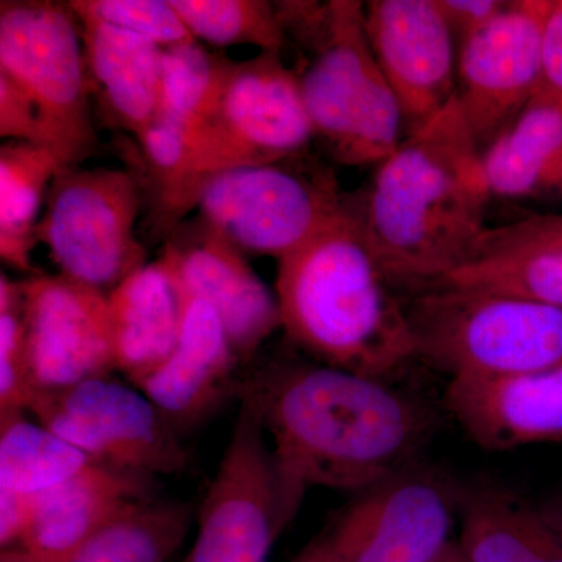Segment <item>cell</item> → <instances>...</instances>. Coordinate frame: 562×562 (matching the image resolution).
Segmentation results:
<instances>
[{
    "label": "cell",
    "instance_id": "obj_1",
    "mask_svg": "<svg viewBox=\"0 0 562 562\" xmlns=\"http://www.w3.org/2000/svg\"><path fill=\"white\" fill-rule=\"evenodd\" d=\"M284 472L310 487L360 492L414 464L427 409L386 380L316 361H277L241 379ZM239 401V398H238Z\"/></svg>",
    "mask_w": 562,
    "mask_h": 562
},
{
    "label": "cell",
    "instance_id": "obj_2",
    "mask_svg": "<svg viewBox=\"0 0 562 562\" xmlns=\"http://www.w3.org/2000/svg\"><path fill=\"white\" fill-rule=\"evenodd\" d=\"M491 199L483 150L453 99L380 162L360 205L387 277L416 292L468 260Z\"/></svg>",
    "mask_w": 562,
    "mask_h": 562
},
{
    "label": "cell",
    "instance_id": "obj_3",
    "mask_svg": "<svg viewBox=\"0 0 562 562\" xmlns=\"http://www.w3.org/2000/svg\"><path fill=\"white\" fill-rule=\"evenodd\" d=\"M277 266L281 330L313 361L386 380L416 360L405 301L366 236L360 198Z\"/></svg>",
    "mask_w": 562,
    "mask_h": 562
},
{
    "label": "cell",
    "instance_id": "obj_4",
    "mask_svg": "<svg viewBox=\"0 0 562 562\" xmlns=\"http://www.w3.org/2000/svg\"><path fill=\"white\" fill-rule=\"evenodd\" d=\"M279 9L286 36L313 52L297 74L314 139L341 165L386 160L405 138V122L366 35L364 3L284 2Z\"/></svg>",
    "mask_w": 562,
    "mask_h": 562
},
{
    "label": "cell",
    "instance_id": "obj_5",
    "mask_svg": "<svg viewBox=\"0 0 562 562\" xmlns=\"http://www.w3.org/2000/svg\"><path fill=\"white\" fill-rule=\"evenodd\" d=\"M313 139L299 74L281 54L260 52L251 60L235 61L216 109L191 136L179 179L155 213V228L177 227L214 177L288 161Z\"/></svg>",
    "mask_w": 562,
    "mask_h": 562
},
{
    "label": "cell",
    "instance_id": "obj_6",
    "mask_svg": "<svg viewBox=\"0 0 562 562\" xmlns=\"http://www.w3.org/2000/svg\"><path fill=\"white\" fill-rule=\"evenodd\" d=\"M405 302L417 360L460 376L562 364V310L502 292L428 286Z\"/></svg>",
    "mask_w": 562,
    "mask_h": 562
},
{
    "label": "cell",
    "instance_id": "obj_7",
    "mask_svg": "<svg viewBox=\"0 0 562 562\" xmlns=\"http://www.w3.org/2000/svg\"><path fill=\"white\" fill-rule=\"evenodd\" d=\"M0 77L38 111L49 146L79 166L98 146L80 21L68 3H0Z\"/></svg>",
    "mask_w": 562,
    "mask_h": 562
},
{
    "label": "cell",
    "instance_id": "obj_8",
    "mask_svg": "<svg viewBox=\"0 0 562 562\" xmlns=\"http://www.w3.org/2000/svg\"><path fill=\"white\" fill-rule=\"evenodd\" d=\"M249 398L199 506L198 538L183 562H266L306 490L284 472Z\"/></svg>",
    "mask_w": 562,
    "mask_h": 562
},
{
    "label": "cell",
    "instance_id": "obj_9",
    "mask_svg": "<svg viewBox=\"0 0 562 562\" xmlns=\"http://www.w3.org/2000/svg\"><path fill=\"white\" fill-rule=\"evenodd\" d=\"M461 506L446 476L414 462L355 492L292 562H436Z\"/></svg>",
    "mask_w": 562,
    "mask_h": 562
},
{
    "label": "cell",
    "instance_id": "obj_10",
    "mask_svg": "<svg viewBox=\"0 0 562 562\" xmlns=\"http://www.w3.org/2000/svg\"><path fill=\"white\" fill-rule=\"evenodd\" d=\"M143 183L132 171L66 166L52 183L38 239L60 276L110 294L147 265L136 236Z\"/></svg>",
    "mask_w": 562,
    "mask_h": 562
},
{
    "label": "cell",
    "instance_id": "obj_11",
    "mask_svg": "<svg viewBox=\"0 0 562 562\" xmlns=\"http://www.w3.org/2000/svg\"><path fill=\"white\" fill-rule=\"evenodd\" d=\"M346 201L328 177L281 161L214 177L195 209L199 221L244 254L280 261L317 235Z\"/></svg>",
    "mask_w": 562,
    "mask_h": 562
},
{
    "label": "cell",
    "instance_id": "obj_12",
    "mask_svg": "<svg viewBox=\"0 0 562 562\" xmlns=\"http://www.w3.org/2000/svg\"><path fill=\"white\" fill-rule=\"evenodd\" d=\"M27 412L92 460L155 476L180 475L191 457L154 402L113 375L33 392Z\"/></svg>",
    "mask_w": 562,
    "mask_h": 562
},
{
    "label": "cell",
    "instance_id": "obj_13",
    "mask_svg": "<svg viewBox=\"0 0 562 562\" xmlns=\"http://www.w3.org/2000/svg\"><path fill=\"white\" fill-rule=\"evenodd\" d=\"M550 0H514L458 46L457 99L480 149L517 120L541 83Z\"/></svg>",
    "mask_w": 562,
    "mask_h": 562
},
{
    "label": "cell",
    "instance_id": "obj_14",
    "mask_svg": "<svg viewBox=\"0 0 562 562\" xmlns=\"http://www.w3.org/2000/svg\"><path fill=\"white\" fill-rule=\"evenodd\" d=\"M21 284L33 390H63L113 375L109 294L60 273H36Z\"/></svg>",
    "mask_w": 562,
    "mask_h": 562
},
{
    "label": "cell",
    "instance_id": "obj_15",
    "mask_svg": "<svg viewBox=\"0 0 562 562\" xmlns=\"http://www.w3.org/2000/svg\"><path fill=\"white\" fill-rule=\"evenodd\" d=\"M364 27L380 69L401 103L405 136L457 94L458 46L436 0H372Z\"/></svg>",
    "mask_w": 562,
    "mask_h": 562
},
{
    "label": "cell",
    "instance_id": "obj_16",
    "mask_svg": "<svg viewBox=\"0 0 562 562\" xmlns=\"http://www.w3.org/2000/svg\"><path fill=\"white\" fill-rule=\"evenodd\" d=\"M162 255L188 297L209 303L216 312L239 362H249L281 330L276 291L254 271L243 250L203 222L177 233Z\"/></svg>",
    "mask_w": 562,
    "mask_h": 562
},
{
    "label": "cell",
    "instance_id": "obj_17",
    "mask_svg": "<svg viewBox=\"0 0 562 562\" xmlns=\"http://www.w3.org/2000/svg\"><path fill=\"white\" fill-rule=\"evenodd\" d=\"M446 403L484 450L562 442V364L520 375L450 379Z\"/></svg>",
    "mask_w": 562,
    "mask_h": 562
},
{
    "label": "cell",
    "instance_id": "obj_18",
    "mask_svg": "<svg viewBox=\"0 0 562 562\" xmlns=\"http://www.w3.org/2000/svg\"><path fill=\"white\" fill-rule=\"evenodd\" d=\"M160 476L92 462L76 476L40 492L35 520L14 552L36 562H58L114 522L161 497Z\"/></svg>",
    "mask_w": 562,
    "mask_h": 562
},
{
    "label": "cell",
    "instance_id": "obj_19",
    "mask_svg": "<svg viewBox=\"0 0 562 562\" xmlns=\"http://www.w3.org/2000/svg\"><path fill=\"white\" fill-rule=\"evenodd\" d=\"M238 364L216 312L209 303L190 299L176 350L138 390L181 436L210 419L232 397L239 398Z\"/></svg>",
    "mask_w": 562,
    "mask_h": 562
},
{
    "label": "cell",
    "instance_id": "obj_20",
    "mask_svg": "<svg viewBox=\"0 0 562 562\" xmlns=\"http://www.w3.org/2000/svg\"><path fill=\"white\" fill-rule=\"evenodd\" d=\"M430 286L502 292L562 310V216L487 228L468 260Z\"/></svg>",
    "mask_w": 562,
    "mask_h": 562
},
{
    "label": "cell",
    "instance_id": "obj_21",
    "mask_svg": "<svg viewBox=\"0 0 562 562\" xmlns=\"http://www.w3.org/2000/svg\"><path fill=\"white\" fill-rule=\"evenodd\" d=\"M188 297L171 261L147 262L109 294L116 371L138 387L176 350Z\"/></svg>",
    "mask_w": 562,
    "mask_h": 562
},
{
    "label": "cell",
    "instance_id": "obj_22",
    "mask_svg": "<svg viewBox=\"0 0 562 562\" xmlns=\"http://www.w3.org/2000/svg\"><path fill=\"white\" fill-rule=\"evenodd\" d=\"M77 18L91 98L109 124L138 139L157 116L165 49L95 18Z\"/></svg>",
    "mask_w": 562,
    "mask_h": 562
},
{
    "label": "cell",
    "instance_id": "obj_23",
    "mask_svg": "<svg viewBox=\"0 0 562 562\" xmlns=\"http://www.w3.org/2000/svg\"><path fill=\"white\" fill-rule=\"evenodd\" d=\"M492 198L562 201V106L538 91L483 150Z\"/></svg>",
    "mask_w": 562,
    "mask_h": 562
},
{
    "label": "cell",
    "instance_id": "obj_24",
    "mask_svg": "<svg viewBox=\"0 0 562 562\" xmlns=\"http://www.w3.org/2000/svg\"><path fill=\"white\" fill-rule=\"evenodd\" d=\"M458 539L468 562H562V532L512 492L484 487L461 506Z\"/></svg>",
    "mask_w": 562,
    "mask_h": 562
},
{
    "label": "cell",
    "instance_id": "obj_25",
    "mask_svg": "<svg viewBox=\"0 0 562 562\" xmlns=\"http://www.w3.org/2000/svg\"><path fill=\"white\" fill-rule=\"evenodd\" d=\"M66 161L52 147L5 140L0 147V258L16 271L36 276L33 251L41 210Z\"/></svg>",
    "mask_w": 562,
    "mask_h": 562
},
{
    "label": "cell",
    "instance_id": "obj_26",
    "mask_svg": "<svg viewBox=\"0 0 562 562\" xmlns=\"http://www.w3.org/2000/svg\"><path fill=\"white\" fill-rule=\"evenodd\" d=\"M194 514L192 502L155 498L106 525L58 562H169L187 539Z\"/></svg>",
    "mask_w": 562,
    "mask_h": 562
},
{
    "label": "cell",
    "instance_id": "obj_27",
    "mask_svg": "<svg viewBox=\"0 0 562 562\" xmlns=\"http://www.w3.org/2000/svg\"><path fill=\"white\" fill-rule=\"evenodd\" d=\"M235 61L187 41L162 50L160 99L154 122L191 139L220 102Z\"/></svg>",
    "mask_w": 562,
    "mask_h": 562
},
{
    "label": "cell",
    "instance_id": "obj_28",
    "mask_svg": "<svg viewBox=\"0 0 562 562\" xmlns=\"http://www.w3.org/2000/svg\"><path fill=\"white\" fill-rule=\"evenodd\" d=\"M92 458L24 414L0 420V490L35 494L60 486Z\"/></svg>",
    "mask_w": 562,
    "mask_h": 562
},
{
    "label": "cell",
    "instance_id": "obj_29",
    "mask_svg": "<svg viewBox=\"0 0 562 562\" xmlns=\"http://www.w3.org/2000/svg\"><path fill=\"white\" fill-rule=\"evenodd\" d=\"M172 5L198 43L279 54L286 44L279 7L266 0H172Z\"/></svg>",
    "mask_w": 562,
    "mask_h": 562
},
{
    "label": "cell",
    "instance_id": "obj_30",
    "mask_svg": "<svg viewBox=\"0 0 562 562\" xmlns=\"http://www.w3.org/2000/svg\"><path fill=\"white\" fill-rule=\"evenodd\" d=\"M21 281L0 276V420L27 412L33 395Z\"/></svg>",
    "mask_w": 562,
    "mask_h": 562
},
{
    "label": "cell",
    "instance_id": "obj_31",
    "mask_svg": "<svg viewBox=\"0 0 562 562\" xmlns=\"http://www.w3.org/2000/svg\"><path fill=\"white\" fill-rule=\"evenodd\" d=\"M69 5L77 14L135 33L162 49L192 41L172 0H74Z\"/></svg>",
    "mask_w": 562,
    "mask_h": 562
},
{
    "label": "cell",
    "instance_id": "obj_32",
    "mask_svg": "<svg viewBox=\"0 0 562 562\" xmlns=\"http://www.w3.org/2000/svg\"><path fill=\"white\" fill-rule=\"evenodd\" d=\"M0 136L7 140L50 147L38 111L3 77H0Z\"/></svg>",
    "mask_w": 562,
    "mask_h": 562
},
{
    "label": "cell",
    "instance_id": "obj_33",
    "mask_svg": "<svg viewBox=\"0 0 562 562\" xmlns=\"http://www.w3.org/2000/svg\"><path fill=\"white\" fill-rule=\"evenodd\" d=\"M457 46L486 27L505 10V0H436Z\"/></svg>",
    "mask_w": 562,
    "mask_h": 562
},
{
    "label": "cell",
    "instance_id": "obj_34",
    "mask_svg": "<svg viewBox=\"0 0 562 562\" xmlns=\"http://www.w3.org/2000/svg\"><path fill=\"white\" fill-rule=\"evenodd\" d=\"M539 91L562 106V0H550L543 22Z\"/></svg>",
    "mask_w": 562,
    "mask_h": 562
},
{
    "label": "cell",
    "instance_id": "obj_35",
    "mask_svg": "<svg viewBox=\"0 0 562 562\" xmlns=\"http://www.w3.org/2000/svg\"><path fill=\"white\" fill-rule=\"evenodd\" d=\"M40 508V492L21 494V492L0 490V549H16L25 532L29 531Z\"/></svg>",
    "mask_w": 562,
    "mask_h": 562
},
{
    "label": "cell",
    "instance_id": "obj_36",
    "mask_svg": "<svg viewBox=\"0 0 562 562\" xmlns=\"http://www.w3.org/2000/svg\"><path fill=\"white\" fill-rule=\"evenodd\" d=\"M542 512L547 519L550 520L562 532V498L549 505L542 506Z\"/></svg>",
    "mask_w": 562,
    "mask_h": 562
},
{
    "label": "cell",
    "instance_id": "obj_37",
    "mask_svg": "<svg viewBox=\"0 0 562 562\" xmlns=\"http://www.w3.org/2000/svg\"><path fill=\"white\" fill-rule=\"evenodd\" d=\"M436 562H468L465 561L464 554H462L460 546H458L457 541L450 543L447 547L446 552L438 558Z\"/></svg>",
    "mask_w": 562,
    "mask_h": 562
},
{
    "label": "cell",
    "instance_id": "obj_38",
    "mask_svg": "<svg viewBox=\"0 0 562 562\" xmlns=\"http://www.w3.org/2000/svg\"><path fill=\"white\" fill-rule=\"evenodd\" d=\"M0 562H33L31 558L25 557L20 552H14V550H5V552H0Z\"/></svg>",
    "mask_w": 562,
    "mask_h": 562
}]
</instances>
